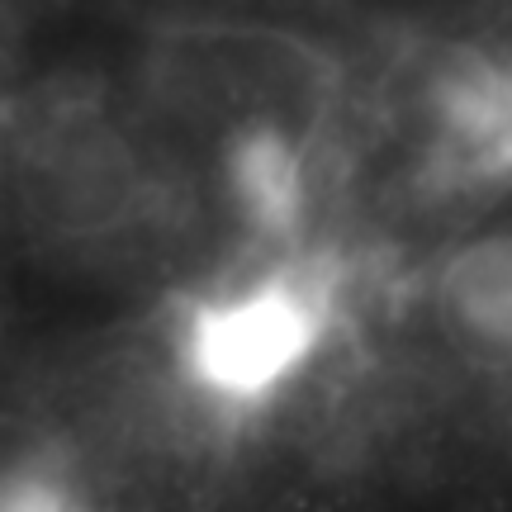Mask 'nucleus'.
I'll use <instances>...</instances> for the list:
<instances>
[{
    "instance_id": "nucleus-3",
    "label": "nucleus",
    "mask_w": 512,
    "mask_h": 512,
    "mask_svg": "<svg viewBox=\"0 0 512 512\" xmlns=\"http://www.w3.org/2000/svg\"><path fill=\"white\" fill-rule=\"evenodd\" d=\"M0 512H91V503L67 479L48 475V470H19L5 484Z\"/></svg>"
},
{
    "instance_id": "nucleus-2",
    "label": "nucleus",
    "mask_w": 512,
    "mask_h": 512,
    "mask_svg": "<svg viewBox=\"0 0 512 512\" xmlns=\"http://www.w3.org/2000/svg\"><path fill=\"white\" fill-rule=\"evenodd\" d=\"M441 318L475 356L512 366V238H479L451 256Z\"/></svg>"
},
{
    "instance_id": "nucleus-1",
    "label": "nucleus",
    "mask_w": 512,
    "mask_h": 512,
    "mask_svg": "<svg viewBox=\"0 0 512 512\" xmlns=\"http://www.w3.org/2000/svg\"><path fill=\"white\" fill-rule=\"evenodd\" d=\"M318 337V304L294 285H261L223 299L190 332V370L223 399H266L304 366Z\"/></svg>"
}]
</instances>
